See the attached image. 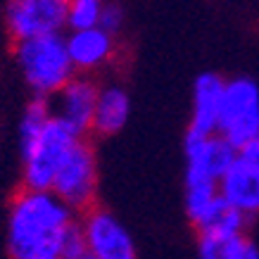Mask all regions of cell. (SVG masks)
Segmentation results:
<instances>
[{
	"label": "cell",
	"instance_id": "1",
	"mask_svg": "<svg viewBox=\"0 0 259 259\" xmlns=\"http://www.w3.org/2000/svg\"><path fill=\"white\" fill-rule=\"evenodd\" d=\"M79 219L53 190L22 188L8 212V250L12 259L57 257L62 236Z\"/></svg>",
	"mask_w": 259,
	"mask_h": 259
},
{
	"label": "cell",
	"instance_id": "2",
	"mask_svg": "<svg viewBox=\"0 0 259 259\" xmlns=\"http://www.w3.org/2000/svg\"><path fill=\"white\" fill-rule=\"evenodd\" d=\"M15 60L33 98L50 100L76 76L62 33L15 40Z\"/></svg>",
	"mask_w": 259,
	"mask_h": 259
},
{
	"label": "cell",
	"instance_id": "3",
	"mask_svg": "<svg viewBox=\"0 0 259 259\" xmlns=\"http://www.w3.org/2000/svg\"><path fill=\"white\" fill-rule=\"evenodd\" d=\"M98 155L91 138H81L67 159L62 162L55 181L53 193L69 207L74 214H83L98 204Z\"/></svg>",
	"mask_w": 259,
	"mask_h": 259
},
{
	"label": "cell",
	"instance_id": "4",
	"mask_svg": "<svg viewBox=\"0 0 259 259\" xmlns=\"http://www.w3.org/2000/svg\"><path fill=\"white\" fill-rule=\"evenodd\" d=\"M217 134L236 150L259 138V86L254 79H226Z\"/></svg>",
	"mask_w": 259,
	"mask_h": 259
},
{
	"label": "cell",
	"instance_id": "5",
	"mask_svg": "<svg viewBox=\"0 0 259 259\" xmlns=\"http://www.w3.org/2000/svg\"><path fill=\"white\" fill-rule=\"evenodd\" d=\"M81 141V136L53 117L48 121L46 131L33 145V150L22 159V188L29 190H50L57 171L71 148Z\"/></svg>",
	"mask_w": 259,
	"mask_h": 259
},
{
	"label": "cell",
	"instance_id": "6",
	"mask_svg": "<svg viewBox=\"0 0 259 259\" xmlns=\"http://www.w3.org/2000/svg\"><path fill=\"white\" fill-rule=\"evenodd\" d=\"M183 157H186V174H183L186 183H219L221 176L236 164L238 150L219 134L202 136L186 131Z\"/></svg>",
	"mask_w": 259,
	"mask_h": 259
},
{
	"label": "cell",
	"instance_id": "7",
	"mask_svg": "<svg viewBox=\"0 0 259 259\" xmlns=\"http://www.w3.org/2000/svg\"><path fill=\"white\" fill-rule=\"evenodd\" d=\"M91 259H138L134 236L121 221L100 204L79 217Z\"/></svg>",
	"mask_w": 259,
	"mask_h": 259
},
{
	"label": "cell",
	"instance_id": "8",
	"mask_svg": "<svg viewBox=\"0 0 259 259\" xmlns=\"http://www.w3.org/2000/svg\"><path fill=\"white\" fill-rule=\"evenodd\" d=\"M69 0H8L5 24L15 40L38 38L67 29Z\"/></svg>",
	"mask_w": 259,
	"mask_h": 259
},
{
	"label": "cell",
	"instance_id": "9",
	"mask_svg": "<svg viewBox=\"0 0 259 259\" xmlns=\"http://www.w3.org/2000/svg\"><path fill=\"white\" fill-rule=\"evenodd\" d=\"M98 93H100V81H95V76L76 74L60 93H55L48 100L50 112L53 117L71 126L81 138H91Z\"/></svg>",
	"mask_w": 259,
	"mask_h": 259
},
{
	"label": "cell",
	"instance_id": "10",
	"mask_svg": "<svg viewBox=\"0 0 259 259\" xmlns=\"http://www.w3.org/2000/svg\"><path fill=\"white\" fill-rule=\"evenodd\" d=\"M64 40H67L71 67L76 74H83V76H93L100 69L110 67L119 53L117 36L107 33L100 26L83 29V31H69Z\"/></svg>",
	"mask_w": 259,
	"mask_h": 259
},
{
	"label": "cell",
	"instance_id": "11",
	"mask_svg": "<svg viewBox=\"0 0 259 259\" xmlns=\"http://www.w3.org/2000/svg\"><path fill=\"white\" fill-rule=\"evenodd\" d=\"M224 88L226 79L214 71H204L193 83V110H190L188 131L193 134H217L221 114V102H224Z\"/></svg>",
	"mask_w": 259,
	"mask_h": 259
},
{
	"label": "cell",
	"instance_id": "12",
	"mask_svg": "<svg viewBox=\"0 0 259 259\" xmlns=\"http://www.w3.org/2000/svg\"><path fill=\"white\" fill-rule=\"evenodd\" d=\"M219 193L236 212H240L245 219L259 217V171L236 159L219 181Z\"/></svg>",
	"mask_w": 259,
	"mask_h": 259
},
{
	"label": "cell",
	"instance_id": "13",
	"mask_svg": "<svg viewBox=\"0 0 259 259\" xmlns=\"http://www.w3.org/2000/svg\"><path fill=\"white\" fill-rule=\"evenodd\" d=\"M128 117H131V98H128V91L121 83H100L91 136H95V138L117 136L126 126Z\"/></svg>",
	"mask_w": 259,
	"mask_h": 259
},
{
	"label": "cell",
	"instance_id": "14",
	"mask_svg": "<svg viewBox=\"0 0 259 259\" xmlns=\"http://www.w3.org/2000/svg\"><path fill=\"white\" fill-rule=\"evenodd\" d=\"M197 259H259L250 236H197Z\"/></svg>",
	"mask_w": 259,
	"mask_h": 259
},
{
	"label": "cell",
	"instance_id": "15",
	"mask_svg": "<svg viewBox=\"0 0 259 259\" xmlns=\"http://www.w3.org/2000/svg\"><path fill=\"white\" fill-rule=\"evenodd\" d=\"M53 119V112H50V102L43 100V98H33L26 110L22 114V121H19V155L22 159L33 150V145L38 143V138L46 131L48 121Z\"/></svg>",
	"mask_w": 259,
	"mask_h": 259
},
{
	"label": "cell",
	"instance_id": "16",
	"mask_svg": "<svg viewBox=\"0 0 259 259\" xmlns=\"http://www.w3.org/2000/svg\"><path fill=\"white\" fill-rule=\"evenodd\" d=\"M107 0H69L67 3V29L83 31L100 26V17Z\"/></svg>",
	"mask_w": 259,
	"mask_h": 259
},
{
	"label": "cell",
	"instance_id": "17",
	"mask_svg": "<svg viewBox=\"0 0 259 259\" xmlns=\"http://www.w3.org/2000/svg\"><path fill=\"white\" fill-rule=\"evenodd\" d=\"M60 259H86L88 257V247H86V238H83V231H81L79 219L74 221L67 233L62 236V243H60V252H57Z\"/></svg>",
	"mask_w": 259,
	"mask_h": 259
},
{
	"label": "cell",
	"instance_id": "18",
	"mask_svg": "<svg viewBox=\"0 0 259 259\" xmlns=\"http://www.w3.org/2000/svg\"><path fill=\"white\" fill-rule=\"evenodd\" d=\"M100 29H105L112 36L121 33V29H124V10L119 8L117 3H105V10H102L100 17Z\"/></svg>",
	"mask_w": 259,
	"mask_h": 259
},
{
	"label": "cell",
	"instance_id": "19",
	"mask_svg": "<svg viewBox=\"0 0 259 259\" xmlns=\"http://www.w3.org/2000/svg\"><path fill=\"white\" fill-rule=\"evenodd\" d=\"M238 159H240L243 164H247V166H252V169L259 171V138L238 150Z\"/></svg>",
	"mask_w": 259,
	"mask_h": 259
},
{
	"label": "cell",
	"instance_id": "20",
	"mask_svg": "<svg viewBox=\"0 0 259 259\" xmlns=\"http://www.w3.org/2000/svg\"><path fill=\"white\" fill-rule=\"evenodd\" d=\"M48 259H60V257H48Z\"/></svg>",
	"mask_w": 259,
	"mask_h": 259
},
{
	"label": "cell",
	"instance_id": "21",
	"mask_svg": "<svg viewBox=\"0 0 259 259\" xmlns=\"http://www.w3.org/2000/svg\"><path fill=\"white\" fill-rule=\"evenodd\" d=\"M86 259H91V257H86Z\"/></svg>",
	"mask_w": 259,
	"mask_h": 259
}]
</instances>
